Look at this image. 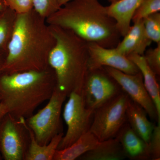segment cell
<instances>
[{
    "label": "cell",
    "mask_w": 160,
    "mask_h": 160,
    "mask_svg": "<svg viewBox=\"0 0 160 160\" xmlns=\"http://www.w3.org/2000/svg\"><path fill=\"white\" fill-rule=\"evenodd\" d=\"M56 40L46 19L34 9L17 14L2 72L42 71L49 67Z\"/></svg>",
    "instance_id": "1"
},
{
    "label": "cell",
    "mask_w": 160,
    "mask_h": 160,
    "mask_svg": "<svg viewBox=\"0 0 160 160\" xmlns=\"http://www.w3.org/2000/svg\"><path fill=\"white\" fill-rule=\"evenodd\" d=\"M50 26L71 30L87 42L115 48L121 34L115 21L99 0H72L46 19Z\"/></svg>",
    "instance_id": "2"
},
{
    "label": "cell",
    "mask_w": 160,
    "mask_h": 160,
    "mask_svg": "<svg viewBox=\"0 0 160 160\" xmlns=\"http://www.w3.org/2000/svg\"><path fill=\"white\" fill-rule=\"evenodd\" d=\"M57 86L56 78L49 66L42 71L0 74L2 102L8 112L17 118L27 119L42 103L48 101Z\"/></svg>",
    "instance_id": "3"
},
{
    "label": "cell",
    "mask_w": 160,
    "mask_h": 160,
    "mask_svg": "<svg viewBox=\"0 0 160 160\" xmlns=\"http://www.w3.org/2000/svg\"><path fill=\"white\" fill-rule=\"evenodd\" d=\"M56 42L49 65L56 78L57 87L67 97L81 91L89 70L88 42L69 29L50 26Z\"/></svg>",
    "instance_id": "4"
},
{
    "label": "cell",
    "mask_w": 160,
    "mask_h": 160,
    "mask_svg": "<svg viewBox=\"0 0 160 160\" xmlns=\"http://www.w3.org/2000/svg\"><path fill=\"white\" fill-rule=\"evenodd\" d=\"M129 98L122 91L94 110L88 131L99 142L115 138L127 122L126 110Z\"/></svg>",
    "instance_id": "5"
},
{
    "label": "cell",
    "mask_w": 160,
    "mask_h": 160,
    "mask_svg": "<svg viewBox=\"0 0 160 160\" xmlns=\"http://www.w3.org/2000/svg\"><path fill=\"white\" fill-rule=\"evenodd\" d=\"M67 97L56 86L46 106L26 119L27 126L40 145H46L54 136L62 132L61 115L63 103Z\"/></svg>",
    "instance_id": "6"
},
{
    "label": "cell",
    "mask_w": 160,
    "mask_h": 160,
    "mask_svg": "<svg viewBox=\"0 0 160 160\" xmlns=\"http://www.w3.org/2000/svg\"><path fill=\"white\" fill-rule=\"evenodd\" d=\"M26 119L9 112L0 119V153L5 160H24L30 142Z\"/></svg>",
    "instance_id": "7"
},
{
    "label": "cell",
    "mask_w": 160,
    "mask_h": 160,
    "mask_svg": "<svg viewBox=\"0 0 160 160\" xmlns=\"http://www.w3.org/2000/svg\"><path fill=\"white\" fill-rule=\"evenodd\" d=\"M64 106L63 117L67 126L58 150L65 149L89 130L94 111L86 106L81 91L72 92Z\"/></svg>",
    "instance_id": "8"
},
{
    "label": "cell",
    "mask_w": 160,
    "mask_h": 160,
    "mask_svg": "<svg viewBox=\"0 0 160 160\" xmlns=\"http://www.w3.org/2000/svg\"><path fill=\"white\" fill-rule=\"evenodd\" d=\"M122 91L104 67L89 69L82 89L86 106L93 111Z\"/></svg>",
    "instance_id": "9"
},
{
    "label": "cell",
    "mask_w": 160,
    "mask_h": 160,
    "mask_svg": "<svg viewBox=\"0 0 160 160\" xmlns=\"http://www.w3.org/2000/svg\"><path fill=\"white\" fill-rule=\"evenodd\" d=\"M104 68L116 81L122 90L142 107L151 119L160 123L156 108L146 89L140 72L137 74H130L111 67L104 66Z\"/></svg>",
    "instance_id": "10"
},
{
    "label": "cell",
    "mask_w": 160,
    "mask_h": 160,
    "mask_svg": "<svg viewBox=\"0 0 160 160\" xmlns=\"http://www.w3.org/2000/svg\"><path fill=\"white\" fill-rule=\"evenodd\" d=\"M89 69L98 67H111L130 74L140 72L134 63L116 48H105L95 43L88 42Z\"/></svg>",
    "instance_id": "11"
},
{
    "label": "cell",
    "mask_w": 160,
    "mask_h": 160,
    "mask_svg": "<svg viewBox=\"0 0 160 160\" xmlns=\"http://www.w3.org/2000/svg\"><path fill=\"white\" fill-rule=\"evenodd\" d=\"M115 138L121 144L126 158L131 160H151L149 144L140 137L128 122L123 125Z\"/></svg>",
    "instance_id": "12"
},
{
    "label": "cell",
    "mask_w": 160,
    "mask_h": 160,
    "mask_svg": "<svg viewBox=\"0 0 160 160\" xmlns=\"http://www.w3.org/2000/svg\"><path fill=\"white\" fill-rule=\"evenodd\" d=\"M152 42L146 34L142 20L133 22L115 48L120 53L127 57L133 54L144 55Z\"/></svg>",
    "instance_id": "13"
},
{
    "label": "cell",
    "mask_w": 160,
    "mask_h": 160,
    "mask_svg": "<svg viewBox=\"0 0 160 160\" xmlns=\"http://www.w3.org/2000/svg\"><path fill=\"white\" fill-rule=\"evenodd\" d=\"M142 0H119L107 6L108 13L115 21L121 36L129 31L133 14Z\"/></svg>",
    "instance_id": "14"
},
{
    "label": "cell",
    "mask_w": 160,
    "mask_h": 160,
    "mask_svg": "<svg viewBox=\"0 0 160 160\" xmlns=\"http://www.w3.org/2000/svg\"><path fill=\"white\" fill-rule=\"evenodd\" d=\"M127 122L130 127L145 142L149 144L155 125L139 105L129 98L126 110Z\"/></svg>",
    "instance_id": "15"
},
{
    "label": "cell",
    "mask_w": 160,
    "mask_h": 160,
    "mask_svg": "<svg viewBox=\"0 0 160 160\" xmlns=\"http://www.w3.org/2000/svg\"><path fill=\"white\" fill-rule=\"evenodd\" d=\"M137 66L142 76L146 89L154 103L160 118V86L157 80V75L146 63L144 56L131 54L127 57Z\"/></svg>",
    "instance_id": "16"
},
{
    "label": "cell",
    "mask_w": 160,
    "mask_h": 160,
    "mask_svg": "<svg viewBox=\"0 0 160 160\" xmlns=\"http://www.w3.org/2000/svg\"><path fill=\"white\" fill-rule=\"evenodd\" d=\"M78 158L82 160H122L126 157L121 144L114 138L100 142L93 149Z\"/></svg>",
    "instance_id": "17"
},
{
    "label": "cell",
    "mask_w": 160,
    "mask_h": 160,
    "mask_svg": "<svg viewBox=\"0 0 160 160\" xmlns=\"http://www.w3.org/2000/svg\"><path fill=\"white\" fill-rule=\"evenodd\" d=\"M99 142L94 135L88 131L69 147L57 150L53 160L77 159L93 149Z\"/></svg>",
    "instance_id": "18"
},
{
    "label": "cell",
    "mask_w": 160,
    "mask_h": 160,
    "mask_svg": "<svg viewBox=\"0 0 160 160\" xmlns=\"http://www.w3.org/2000/svg\"><path fill=\"white\" fill-rule=\"evenodd\" d=\"M28 129L30 134V142L24 160H53L64 136L63 132L54 136L48 144L42 145L37 142L33 132L29 126Z\"/></svg>",
    "instance_id": "19"
},
{
    "label": "cell",
    "mask_w": 160,
    "mask_h": 160,
    "mask_svg": "<svg viewBox=\"0 0 160 160\" xmlns=\"http://www.w3.org/2000/svg\"><path fill=\"white\" fill-rule=\"evenodd\" d=\"M17 17V14L8 7L0 11V50L6 53Z\"/></svg>",
    "instance_id": "20"
},
{
    "label": "cell",
    "mask_w": 160,
    "mask_h": 160,
    "mask_svg": "<svg viewBox=\"0 0 160 160\" xmlns=\"http://www.w3.org/2000/svg\"><path fill=\"white\" fill-rule=\"evenodd\" d=\"M143 25L147 36L157 44L160 43V13L156 12L143 19Z\"/></svg>",
    "instance_id": "21"
},
{
    "label": "cell",
    "mask_w": 160,
    "mask_h": 160,
    "mask_svg": "<svg viewBox=\"0 0 160 160\" xmlns=\"http://www.w3.org/2000/svg\"><path fill=\"white\" fill-rule=\"evenodd\" d=\"M160 11V0H142L133 14L132 22L133 23L144 19L148 16Z\"/></svg>",
    "instance_id": "22"
},
{
    "label": "cell",
    "mask_w": 160,
    "mask_h": 160,
    "mask_svg": "<svg viewBox=\"0 0 160 160\" xmlns=\"http://www.w3.org/2000/svg\"><path fill=\"white\" fill-rule=\"evenodd\" d=\"M62 6V0H33V9L46 19Z\"/></svg>",
    "instance_id": "23"
},
{
    "label": "cell",
    "mask_w": 160,
    "mask_h": 160,
    "mask_svg": "<svg viewBox=\"0 0 160 160\" xmlns=\"http://www.w3.org/2000/svg\"><path fill=\"white\" fill-rule=\"evenodd\" d=\"M144 57L146 63L157 76L160 75V43L153 49H146Z\"/></svg>",
    "instance_id": "24"
},
{
    "label": "cell",
    "mask_w": 160,
    "mask_h": 160,
    "mask_svg": "<svg viewBox=\"0 0 160 160\" xmlns=\"http://www.w3.org/2000/svg\"><path fill=\"white\" fill-rule=\"evenodd\" d=\"M6 7L17 14H23L33 9V0H4Z\"/></svg>",
    "instance_id": "25"
},
{
    "label": "cell",
    "mask_w": 160,
    "mask_h": 160,
    "mask_svg": "<svg viewBox=\"0 0 160 160\" xmlns=\"http://www.w3.org/2000/svg\"><path fill=\"white\" fill-rule=\"evenodd\" d=\"M150 158L152 160L160 159V123L155 125L149 143Z\"/></svg>",
    "instance_id": "26"
},
{
    "label": "cell",
    "mask_w": 160,
    "mask_h": 160,
    "mask_svg": "<svg viewBox=\"0 0 160 160\" xmlns=\"http://www.w3.org/2000/svg\"><path fill=\"white\" fill-rule=\"evenodd\" d=\"M6 56V52L0 50V74L2 72L3 66L5 63Z\"/></svg>",
    "instance_id": "27"
},
{
    "label": "cell",
    "mask_w": 160,
    "mask_h": 160,
    "mask_svg": "<svg viewBox=\"0 0 160 160\" xmlns=\"http://www.w3.org/2000/svg\"><path fill=\"white\" fill-rule=\"evenodd\" d=\"M8 112V109L6 105L2 102L0 103V119Z\"/></svg>",
    "instance_id": "28"
},
{
    "label": "cell",
    "mask_w": 160,
    "mask_h": 160,
    "mask_svg": "<svg viewBox=\"0 0 160 160\" xmlns=\"http://www.w3.org/2000/svg\"><path fill=\"white\" fill-rule=\"evenodd\" d=\"M6 7H7L4 4L2 0H0V11L4 10V9H6Z\"/></svg>",
    "instance_id": "29"
},
{
    "label": "cell",
    "mask_w": 160,
    "mask_h": 160,
    "mask_svg": "<svg viewBox=\"0 0 160 160\" xmlns=\"http://www.w3.org/2000/svg\"><path fill=\"white\" fill-rule=\"evenodd\" d=\"M72 0H62V6L65 5L66 3L68 2L69 1H71Z\"/></svg>",
    "instance_id": "30"
},
{
    "label": "cell",
    "mask_w": 160,
    "mask_h": 160,
    "mask_svg": "<svg viewBox=\"0 0 160 160\" xmlns=\"http://www.w3.org/2000/svg\"><path fill=\"white\" fill-rule=\"evenodd\" d=\"M118 1H119V0H108V1H109V2L110 3V4L116 2H118Z\"/></svg>",
    "instance_id": "31"
},
{
    "label": "cell",
    "mask_w": 160,
    "mask_h": 160,
    "mask_svg": "<svg viewBox=\"0 0 160 160\" xmlns=\"http://www.w3.org/2000/svg\"><path fill=\"white\" fill-rule=\"evenodd\" d=\"M2 96H1V93H0V103L2 102Z\"/></svg>",
    "instance_id": "32"
},
{
    "label": "cell",
    "mask_w": 160,
    "mask_h": 160,
    "mask_svg": "<svg viewBox=\"0 0 160 160\" xmlns=\"http://www.w3.org/2000/svg\"><path fill=\"white\" fill-rule=\"evenodd\" d=\"M2 159V155H1V153H0V160Z\"/></svg>",
    "instance_id": "33"
},
{
    "label": "cell",
    "mask_w": 160,
    "mask_h": 160,
    "mask_svg": "<svg viewBox=\"0 0 160 160\" xmlns=\"http://www.w3.org/2000/svg\"><path fill=\"white\" fill-rule=\"evenodd\" d=\"M2 1H3H3H4V0H2Z\"/></svg>",
    "instance_id": "34"
}]
</instances>
